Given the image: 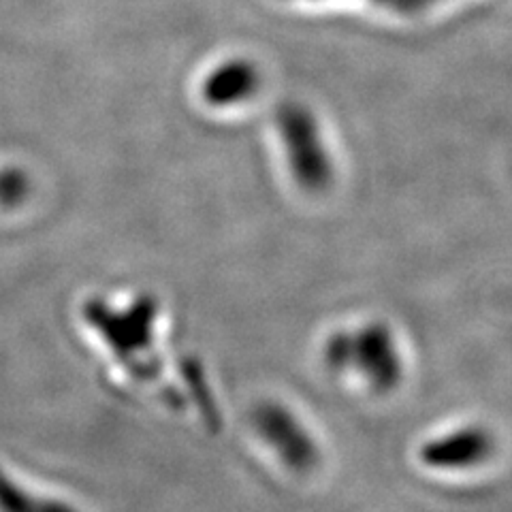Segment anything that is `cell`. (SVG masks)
Returning <instances> with one entry per match:
<instances>
[{
  "label": "cell",
  "instance_id": "52a82bcc",
  "mask_svg": "<svg viewBox=\"0 0 512 512\" xmlns=\"http://www.w3.org/2000/svg\"><path fill=\"white\" fill-rule=\"evenodd\" d=\"M440 3V0H397L395 11L399 13H419L431 5Z\"/></svg>",
  "mask_w": 512,
  "mask_h": 512
},
{
  "label": "cell",
  "instance_id": "6da1fadb",
  "mask_svg": "<svg viewBox=\"0 0 512 512\" xmlns=\"http://www.w3.org/2000/svg\"><path fill=\"white\" fill-rule=\"evenodd\" d=\"M325 363L335 372H355L378 393L393 391L404 376L402 352L384 323L335 331L325 342Z\"/></svg>",
  "mask_w": 512,
  "mask_h": 512
},
{
  "label": "cell",
  "instance_id": "ba28073f",
  "mask_svg": "<svg viewBox=\"0 0 512 512\" xmlns=\"http://www.w3.org/2000/svg\"><path fill=\"white\" fill-rule=\"evenodd\" d=\"M374 3H378V5H384V7H389V9H395L397 0H374Z\"/></svg>",
  "mask_w": 512,
  "mask_h": 512
},
{
  "label": "cell",
  "instance_id": "277c9868",
  "mask_svg": "<svg viewBox=\"0 0 512 512\" xmlns=\"http://www.w3.org/2000/svg\"><path fill=\"white\" fill-rule=\"evenodd\" d=\"M495 438L483 425L459 427L421 444L419 459L434 470H470L478 468L493 455Z\"/></svg>",
  "mask_w": 512,
  "mask_h": 512
},
{
  "label": "cell",
  "instance_id": "8992f818",
  "mask_svg": "<svg viewBox=\"0 0 512 512\" xmlns=\"http://www.w3.org/2000/svg\"><path fill=\"white\" fill-rule=\"evenodd\" d=\"M26 190V180L20 171H0V199H18Z\"/></svg>",
  "mask_w": 512,
  "mask_h": 512
},
{
  "label": "cell",
  "instance_id": "7a4b0ae2",
  "mask_svg": "<svg viewBox=\"0 0 512 512\" xmlns=\"http://www.w3.org/2000/svg\"><path fill=\"white\" fill-rule=\"evenodd\" d=\"M278 128L297 184L308 192H325L333 182V160L312 111L286 103L278 109Z\"/></svg>",
  "mask_w": 512,
  "mask_h": 512
},
{
  "label": "cell",
  "instance_id": "5b68a950",
  "mask_svg": "<svg viewBox=\"0 0 512 512\" xmlns=\"http://www.w3.org/2000/svg\"><path fill=\"white\" fill-rule=\"evenodd\" d=\"M261 75L256 67L248 60H231L224 62L220 67L205 79L203 96L205 101L214 107L235 105L239 101H246L259 90Z\"/></svg>",
  "mask_w": 512,
  "mask_h": 512
},
{
  "label": "cell",
  "instance_id": "3957f363",
  "mask_svg": "<svg viewBox=\"0 0 512 512\" xmlns=\"http://www.w3.org/2000/svg\"><path fill=\"white\" fill-rule=\"evenodd\" d=\"M256 427L280 453L288 468L310 472L318 466L320 451L316 440L288 408L280 404H263L256 410Z\"/></svg>",
  "mask_w": 512,
  "mask_h": 512
}]
</instances>
